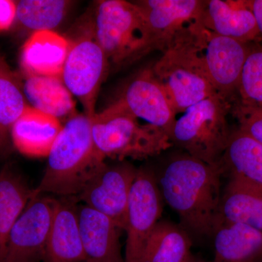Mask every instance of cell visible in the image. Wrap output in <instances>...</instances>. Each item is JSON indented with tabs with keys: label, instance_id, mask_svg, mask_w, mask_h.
Masks as SVG:
<instances>
[{
	"label": "cell",
	"instance_id": "cell-2",
	"mask_svg": "<svg viewBox=\"0 0 262 262\" xmlns=\"http://www.w3.org/2000/svg\"><path fill=\"white\" fill-rule=\"evenodd\" d=\"M48 165L32 196H76L105 163L95 148L91 118L77 115L67 120L48 155Z\"/></svg>",
	"mask_w": 262,
	"mask_h": 262
},
{
	"label": "cell",
	"instance_id": "cell-15",
	"mask_svg": "<svg viewBox=\"0 0 262 262\" xmlns=\"http://www.w3.org/2000/svg\"><path fill=\"white\" fill-rule=\"evenodd\" d=\"M202 25L210 32L246 43L261 42L248 0H208Z\"/></svg>",
	"mask_w": 262,
	"mask_h": 262
},
{
	"label": "cell",
	"instance_id": "cell-10",
	"mask_svg": "<svg viewBox=\"0 0 262 262\" xmlns=\"http://www.w3.org/2000/svg\"><path fill=\"white\" fill-rule=\"evenodd\" d=\"M163 202L155 173L138 169L127 206L125 262H141L146 242L161 220Z\"/></svg>",
	"mask_w": 262,
	"mask_h": 262
},
{
	"label": "cell",
	"instance_id": "cell-9",
	"mask_svg": "<svg viewBox=\"0 0 262 262\" xmlns=\"http://www.w3.org/2000/svg\"><path fill=\"white\" fill-rule=\"evenodd\" d=\"M195 37L207 75L215 93L230 102L233 101L252 43L218 35L205 28L201 22L196 27Z\"/></svg>",
	"mask_w": 262,
	"mask_h": 262
},
{
	"label": "cell",
	"instance_id": "cell-13",
	"mask_svg": "<svg viewBox=\"0 0 262 262\" xmlns=\"http://www.w3.org/2000/svg\"><path fill=\"white\" fill-rule=\"evenodd\" d=\"M117 101L136 118L158 127L170 138L177 114L151 68L136 75L126 84Z\"/></svg>",
	"mask_w": 262,
	"mask_h": 262
},
{
	"label": "cell",
	"instance_id": "cell-25",
	"mask_svg": "<svg viewBox=\"0 0 262 262\" xmlns=\"http://www.w3.org/2000/svg\"><path fill=\"white\" fill-rule=\"evenodd\" d=\"M72 2L66 0H20L16 2L18 23L33 33L53 31L63 22Z\"/></svg>",
	"mask_w": 262,
	"mask_h": 262
},
{
	"label": "cell",
	"instance_id": "cell-20",
	"mask_svg": "<svg viewBox=\"0 0 262 262\" xmlns=\"http://www.w3.org/2000/svg\"><path fill=\"white\" fill-rule=\"evenodd\" d=\"M211 238L213 262L262 261V231L239 224L217 222Z\"/></svg>",
	"mask_w": 262,
	"mask_h": 262
},
{
	"label": "cell",
	"instance_id": "cell-27",
	"mask_svg": "<svg viewBox=\"0 0 262 262\" xmlns=\"http://www.w3.org/2000/svg\"><path fill=\"white\" fill-rule=\"evenodd\" d=\"M233 102L262 110V43L251 45Z\"/></svg>",
	"mask_w": 262,
	"mask_h": 262
},
{
	"label": "cell",
	"instance_id": "cell-12",
	"mask_svg": "<svg viewBox=\"0 0 262 262\" xmlns=\"http://www.w3.org/2000/svg\"><path fill=\"white\" fill-rule=\"evenodd\" d=\"M140 8L149 26L155 51L163 53L193 24L201 20L203 0H141Z\"/></svg>",
	"mask_w": 262,
	"mask_h": 262
},
{
	"label": "cell",
	"instance_id": "cell-29",
	"mask_svg": "<svg viewBox=\"0 0 262 262\" xmlns=\"http://www.w3.org/2000/svg\"><path fill=\"white\" fill-rule=\"evenodd\" d=\"M16 16V2L0 0V32L11 27Z\"/></svg>",
	"mask_w": 262,
	"mask_h": 262
},
{
	"label": "cell",
	"instance_id": "cell-3",
	"mask_svg": "<svg viewBox=\"0 0 262 262\" xmlns=\"http://www.w3.org/2000/svg\"><path fill=\"white\" fill-rule=\"evenodd\" d=\"M200 21L179 35L151 67L177 115L217 95L196 44Z\"/></svg>",
	"mask_w": 262,
	"mask_h": 262
},
{
	"label": "cell",
	"instance_id": "cell-1",
	"mask_svg": "<svg viewBox=\"0 0 262 262\" xmlns=\"http://www.w3.org/2000/svg\"><path fill=\"white\" fill-rule=\"evenodd\" d=\"M155 175L163 201L178 215L183 228L192 237H211L222 193L220 165L184 152L170 158Z\"/></svg>",
	"mask_w": 262,
	"mask_h": 262
},
{
	"label": "cell",
	"instance_id": "cell-21",
	"mask_svg": "<svg viewBox=\"0 0 262 262\" xmlns=\"http://www.w3.org/2000/svg\"><path fill=\"white\" fill-rule=\"evenodd\" d=\"M220 165L228 177L262 187V144L238 127L231 131Z\"/></svg>",
	"mask_w": 262,
	"mask_h": 262
},
{
	"label": "cell",
	"instance_id": "cell-28",
	"mask_svg": "<svg viewBox=\"0 0 262 262\" xmlns=\"http://www.w3.org/2000/svg\"><path fill=\"white\" fill-rule=\"evenodd\" d=\"M231 113L238 122V128L262 144V110L244 107L233 102Z\"/></svg>",
	"mask_w": 262,
	"mask_h": 262
},
{
	"label": "cell",
	"instance_id": "cell-17",
	"mask_svg": "<svg viewBox=\"0 0 262 262\" xmlns=\"http://www.w3.org/2000/svg\"><path fill=\"white\" fill-rule=\"evenodd\" d=\"M70 41L53 31L32 33L24 43L20 67L26 77H61Z\"/></svg>",
	"mask_w": 262,
	"mask_h": 262
},
{
	"label": "cell",
	"instance_id": "cell-26",
	"mask_svg": "<svg viewBox=\"0 0 262 262\" xmlns=\"http://www.w3.org/2000/svg\"><path fill=\"white\" fill-rule=\"evenodd\" d=\"M18 77L0 57V147L7 145L15 122L28 107Z\"/></svg>",
	"mask_w": 262,
	"mask_h": 262
},
{
	"label": "cell",
	"instance_id": "cell-31",
	"mask_svg": "<svg viewBox=\"0 0 262 262\" xmlns=\"http://www.w3.org/2000/svg\"><path fill=\"white\" fill-rule=\"evenodd\" d=\"M188 262H213L212 261H206V260L200 259L192 256V258Z\"/></svg>",
	"mask_w": 262,
	"mask_h": 262
},
{
	"label": "cell",
	"instance_id": "cell-4",
	"mask_svg": "<svg viewBox=\"0 0 262 262\" xmlns=\"http://www.w3.org/2000/svg\"><path fill=\"white\" fill-rule=\"evenodd\" d=\"M91 131L95 148L104 160L146 159L173 146L164 131L141 123L117 100L91 118Z\"/></svg>",
	"mask_w": 262,
	"mask_h": 262
},
{
	"label": "cell",
	"instance_id": "cell-8",
	"mask_svg": "<svg viewBox=\"0 0 262 262\" xmlns=\"http://www.w3.org/2000/svg\"><path fill=\"white\" fill-rule=\"evenodd\" d=\"M137 173L138 169L127 162L113 165L104 163L84 183L75 198L106 215L125 231L129 198Z\"/></svg>",
	"mask_w": 262,
	"mask_h": 262
},
{
	"label": "cell",
	"instance_id": "cell-19",
	"mask_svg": "<svg viewBox=\"0 0 262 262\" xmlns=\"http://www.w3.org/2000/svg\"><path fill=\"white\" fill-rule=\"evenodd\" d=\"M58 119L30 106L15 122L10 136L15 149L29 157H46L62 129Z\"/></svg>",
	"mask_w": 262,
	"mask_h": 262
},
{
	"label": "cell",
	"instance_id": "cell-5",
	"mask_svg": "<svg viewBox=\"0 0 262 262\" xmlns=\"http://www.w3.org/2000/svg\"><path fill=\"white\" fill-rule=\"evenodd\" d=\"M93 27L110 64H129L155 51L145 17L134 2H98Z\"/></svg>",
	"mask_w": 262,
	"mask_h": 262
},
{
	"label": "cell",
	"instance_id": "cell-6",
	"mask_svg": "<svg viewBox=\"0 0 262 262\" xmlns=\"http://www.w3.org/2000/svg\"><path fill=\"white\" fill-rule=\"evenodd\" d=\"M232 103L219 95L193 105L176 120L172 144L210 165H220L231 130L227 115Z\"/></svg>",
	"mask_w": 262,
	"mask_h": 262
},
{
	"label": "cell",
	"instance_id": "cell-23",
	"mask_svg": "<svg viewBox=\"0 0 262 262\" xmlns=\"http://www.w3.org/2000/svg\"><path fill=\"white\" fill-rule=\"evenodd\" d=\"M32 192L21 176L9 167L0 172V262H4L10 232Z\"/></svg>",
	"mask_w": 262,
	"mask_h": 262
},
{
	"label": "cell",
	"instance_id": "cell-7",
	"mask_svg": "<svg viewBox=\"0 0 262 262\" xmlns=\"http://www.w3.org/2000/svg\"><path fill=\"white\" fill-rule=\"evenodd\" d=\"M68 39L70 48L61 79L72 96L82 103L84 115L92 118L96 114L98 92L110 63L95 37L94 27H88L85 32Z\"/></svg>",
	"mask_w": 262,
	"mask_h": 262
},
{
	"label": "cell",
	"instance_id": "cell-16",
	"mask_svg": "<svg viewBox=\"0 0 262 262\" xmlns=\"http://www.w3.org/2000/svg\"><path fill=\"white\" fill-rule=\"evenodd\" d=\"M77 212L84 262H125L116 224L85 205L77 206Z\"/></svg>",
	"mask_w": 262,
	"mask_h": 262
},
{
	"label": "cell",
	"instance_id": "cell-30",
	"mask_svg": "<svg viewBox=\"0 0 262 262\" xmlns=\"http://www.w3.org/2000/svg\"><path fill=\"white\" fill-rule=\"evenodd\" d=\"M248 4L256 19V25L262 42V0H248Z\"/></svg>",
	"mask_w": 262,
	"mask_h": 262
},
{
	"label": "cell",
	"instance_id": "cell-22",
	"mask_svg": "<svg viewBox=\"0 0 262 262\" xmlns=\"http://www.w3.org/2000/svg\"><path fill=\"white\" fill-rule=\"evenodd\" d=\"M26 100L31 107L58 119L75 116V103L72 95L61 77L30 76L26 77L23 86Z\"/></svg>",
	"mask_w": 262,
	"mask_h": 262
},
{
	"label": "cell",
	"instance_id": "cell-11",
	"mask_svg": "<svg viewBox=\"0 0 262 262\" xmlns=\"http://www.w3.org/2000/svg\"><path fill=\"white\" fill-rule=\"evenodd\" d=\"M56 198L32 196L10 232L4 262H40L54 212Z\"/></svg>",
	"mask_w": 262,
	"mask_h": 262
},
{
	"label": "cell",
	"instance_id": "cell-18",
	"mask_svg": "<svg viewBox=\"0 0 262 262\" xmlns=\"http://www.w3.org/2000/svg\"><path fill=\"white\" fill-rule=\"evenodd\" d=\"M228 178L216 222L239 224L262 231V187L237 177Z\"/></svg>",
	"mask_w": 262,
	"mask_h": 262
},
{
	"label": "cell",
	"instance_id": "cell-32",
	"mask_svg": "<svg viewBox=\"0 0 262 262\" xmlns=\"http://www.w3.org/2000/svg\"><path fill=\"white\" fill-rule=\"evenodd\" d=\"M261 262H262V261H261Z\"/></svg>",
	"mask_w": 262,
	"mask_h": 262
},
{
	"label": "cell",
	"instance_id": "cell-24",
	"mask_svg": "<svg viewBox=\"0 0 262 262\" xmlns=\"http://www.w3.org/2000/svg\"><path fill=\"white\" fill-rule=\"evenodd\" d=\"M192 246V237L182 226L161 220L146 242L141 262H188Z\"/></svg>",
	"mask_w": 262,
	"mask_h": 262
},
{
	"label": "cell",
	"instance_id": "cell-14",
	"mask_svg": "<svg viewBox=\"0 0 262 262\" xmlns=\"http://www.w3.org/2000/svg\"><path fill=\"white\" fill-rule=\"evenodd\" d=\"M72 198H56L43 259L45 262L85 261L77 206Z\"/></svg>",
	"mask_w": 262,
	"mask_h": 262
}]
</instances>
